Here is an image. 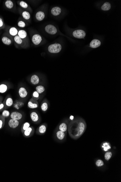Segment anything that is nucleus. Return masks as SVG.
<instances>
[{
  "label": "nucleus",
  "mask_w": 121,
  "mask_h": 182,
  "mask_svg": "<svg viewBox=\"0 0 121 182\" xmlns=\"http://www.w3.org/2000/svg\"><path fill=\"white\" fill-rule=\"evenodd\" d=\"M2 41L4 44L7 45H10V44H11V42H12L11 40L6 36L3 37Z\"/></svg>",
  "instance_id": "obj_25"
},
{
  "label": "nucleus",
  "mask_w": 121,
  "mask_h": 182,
  "mask_svg": "<svg viewBox=\"0 0 121 182\" xmlns=\"http://www.w3.org/2000/svg\"><path fill=\"white\" fill-rule=\"evenodd\" d=\"M111 5L108 2H105L101 7V9L103 11H108L111 9Z\"/></svg>",
  "instance_id": "obj_20"
},
{
  "label": "nucleus",
  "mask_w": 121,
  "mask_h": 182,
  "mask_svg": "<svg viewBox=\"0 0 121 182\" xmlns=\"http://www.w3.org/2000/svg\"><path fill=\"white\" fill-rule=\"evenodd\" d=\"M30 127V123L28 122H26L24 123L22 126V129H21V131H22V133H23L24 131L28 129L29 127Z\"/></svg>",
  "instance_id": "obj_29"
},
{
  "label": "nucleus",
  "mask_w": 121,
  "mask_h": 182,
  "mask_svg": "<svg viewBox=\"0 0 121 182\" xmlns=\"http://www.w3.org/2000/svg\"><path fill=\"white\" fill-rule=\"evenodd\" d=\"M13 104V101L11 98H8L6 101V105L7 106H11Z\"/></svg>",
  "instance_id": "obj_34"
},
{
  "label": "nucleus",
  "mask_w": 121,
  "mask_h": 182,
  "mask_svg": "<svg viewBox=\"0 0 121 182\" xmlns=\"http://www.w3.org/2000/svg\"><path fill=\"white\" fill-rule=\"evenodd\" d=\"M87 126L84 119L81 117H76L69 123L68 132L70 136L73 139H78L84 133Z\"/></svg>",
  "instance_id": "obj_1"
},
{
  "label": "nucleus",
  "mask_w": 121,
  "mask_h": 182,
  "mask_svg": "<svg viewBox=\"0 0 121 182\" xmlns=\"http://www.w3.org/2000/svg\"><path fill=\"white\" fill-rule=\"evenodd\" d=\"M8 125L10 127L13 129L16 128L19 126V120L16 119L11 118L8 122Z\"/></svg>",
  "instance_id": "obj_12"
},
{
  "label": "nucleus",
  "mask_w": 121,
  "mask_h": 182,
  "mask_svg": "<svg viewBox=\"0 0 121 182\" xmlns=\"http://www.w3.org/2000/svg\"><path fill=\"white\" fill-rule=\"evenodd\" d=\"M46 32L51 35H55L57 33V29L54 25L52 24H48L45 27Z\"/></svg>",
  "instance_id": "obj_6"
},
{
  "label": "nucleus",
  "mask_w": 121,
  "mask_h": 182,
  "mask_svg": "<svg viewBox=\"0 0 121 182\" xmlns=\"http://www.w3.org/2000/svg\"><path fill=\"white\" fill-rule=\"evenodd\" d=\"M66 133L57 129H56L54 133V137L56 140L58 141H64L66 138Z\"/></svg>",
  "instance_id": "obj_3"
},
{
  "label": "nucleus",
  "mask_w": 121,
  "mask_h": 182,
  "mask_svg": "<svg viewBox=\"0 0 121 182\" xmlns=\"http://www.w3.org/2000/svg\"><path fill=\"white\" fill-rule=\"evenodd\" d=\"M28 106L30 109H35L38 108L39 104L38 101L32 98L28 102Z\"/></svg>",
  "instance_id": "obj_10"
},
{
  "label": "nucleus",
  "mask_w": 121,
  "mask_h": 182,
  "mask_svg": "<svg viewBox=\"0 0 121 182\" xmlns=\"http://www.w3.org/2000/svg\"><path fill=\"white\" fill-rule=\"evenodd\" d=\"M19 94L22 98H26L28 95L27 90L24 87H20L19 90Z\"/></svg>",
  "instance_id": "obj_14"
},
{
  "label": "nucleus",
  "mask_w": 121,
  "mask_h": 182,
  "mask_svg": "<svg viewBox=\"0 0 121 182\" xmlns=\"http://www.w3.org/2000/svg\"><path fill=\"white\" fill-rule=\"evenodd\" d=\"M7 87L6 85L2 84L0 85V93H4L6 92Z\"/></svg>",
  "instance_id": "obj_32"
},
{
  "label": "nucleus",
  "mask_w": 121,
  "mask_h": 182,
  "mask_svg": "<svg viewBox=\"0 0 121 182\" xmlns=\"http://www.w3.org/2000/svg\"><path fill=\"white\" fill-rule=\"evenodd\" d=\"M34 131V129L33 127H30L23 132V135L24 136L26 137H29L33 135Z\"/></svg>",
  "instance_id": "obj_15"
},
{
  "label": "nucleus",
  "mask_w": 121,
  "mask_h": 182,
  "mask_svg": "<svg viewBox=\"0 0 121 182\" xmlns=\"http://www.w3.org/2000/svg\"><path fill=\"white\" fill-rule=\"evenodd\" d=\"M18 36L22 39L26 38L27 36V32L24 30H20L18 31Z\"/></svg>",
  "instance_id": "obj_22"
},
{
  "label": "nucleus",
  "mask_w": 121,
  "mask_h": 182,
  "mask_svg": "<svg viewBox=\"0 0 121 182\" xmlns=\"http://www.w3.org/2000/svg\"><path fill=\"white\" fill-rule=\"evenodd\" d=\"M18 32L17 29L14 27H11L9 30V33L11 36H16L18 34Z\"/></svg>",
  "instance_id": "obj_24"
},
{
  "label": "nucleus",
  "mask_w": 121,
  "mask_h": 182,
  "mask_svg": "<svg viewBox=\"0 0 121 182\" xmlns=\"http://www.w3.org/2000/svg\"><path fill=\"white\" fill-rule=\"evenodd\" d=\"M31 82L32 84L34 85L38 84L40 82L39 77L36 75H33L31 77Z\"/></svg>",
  "instance_id": "obj_18"
},
{
  "label": "nucleus",
  "mask_w": 121,
  "mask_h": 182,
  "mask_svg": "<svg viewBox=\"0 0 121 182\" xmlns=\"http://www.w3.org/2000/svg\"><path fill=\"white\" fill-rule=\"evenodd\" d=\"M45 14L44 12L42 11H39L37 12L36 14V18L37 20L41 21L44 19Z\"/></svg>",
  "instance_id": "obj_19"
},
{
  "label": "nucleus",
  "mask_w": 121,
  "mask_h": 182,
  "mask_svg": "<svg viewBox=\"0 0 121 182\" xmlns=\"http://www.w3.org/2000/svg\"><path fill=\"white\" fill-rule=\"evenodd\" d=\"M70 120H66L60 123L57 127L56 129L62 131L65 133H67L68 132V126Z\"/></svg>",
  "instance_id": "obj_4"
},
{
  "label": "nucleus",
  "mask_w": 121,
  "mask_h": 182,
  "mask_svg": "<svg viewBox=\"0 0 121 182\" xmlns=\"http://www.w3.org/2000/svg\"><path fill=\"white\" fill-rule=\"evenodd\" d=\"M21 6L22 8H27L28 7V5L26 2H24V1H22L20 2L19 4Z\"/></svg>",
  "instance_id": "obj_35"
},
{
  "label": "nucleus",
  "mask_w": 121,
  "mask_h": 182,
  "mask_svg": "<svg viewBox=\"0 0 121 182\" xmlns=\"http://www.w3.org/2000/svg\"><path fill=\"white\" fill-rule=\"evenodd\" d=\"M2 116L4 117H8L10 115V112L8 111H4L2 113Z\"/></svg>",
  "instance_id": "obj_37"
},
{
  "label": "nucleus",
  "mask_w": 121,
  "mask_h": 182,
  "mask_svg": "<svg viewBox=\"0 0 121 182\" xmlns=\"http://www.w3.org/2000/svg\"><path fill=\"white\" fill-rule=\"evenodd\" d=\"M10 116L11 118L19 120L22 118V115L21 113L18 112H14L11 113Z\"/></svg>",
  "instance_id": "obj_17"
},
{
  "label": "nucleus",
  "mask_w": 121,
  "mask_h": 182,
  "mask_svg": "<svg viewBox=\"0 0 121 182\" xmlns=\"http://www.w3.org/2000/svg\"><path fill=\"white\" fill-rule=\"evenodd\" d=\"M22 15L23 18L27 20L31 18L30 13L27 11H24L22 12Z\"/></svg>",
  "instance_id": "obj_28"
},
{
  "label": "nucleus",
  "mask_w": 121,
  "mask_h": 182,
  "mask_svg": "<svg viewBox=\"0 0 121 182\" xmlns=\"http://www.w3.org/2000/svg\"><path fill=\"white\" fill-rule=\"evenodd\" d=\"M30 117L33 122L38 123L40 121V118L39 115L37 112L33 111L30 114Z\"/></svg>",
  "instance_id": "obj_9"
},
{
  "label": "nucleus",
  "mask_w": 121,
  "mask_h": 182,
  "mask_svg": "<svg viewBox=\"0 0 121 182\" xmlns=\"http://www.w3.org/2000/svg\"><path fill=\"white\" fill-rule=\"evenodd\" d=\"M49 106V103L46 99H45L42 102L41 105V109L43 112H46L47 111Z\"/></svg>",
  "instance_id": "obj_16"
},
{
  "label": "nucleus",
  "mask_w": 121,
  "mask_h": 182,
  "mask_svg": "<svg viewBox=\"0 0 121 182\" xmlns=\"http://www.w3.org/2000/svg\"><path fill=\"white\" fill-rule=\"evenodd\" d=\"M101 147L104 151H108L111 149V145L108 142H103L101 144Z\"/></svg>",
  "instance_id": "obj_21"
},
{
  "label": "nucleus",
  "mask_w": 121,
  "mask_h": 182,
  "mask_svg": "<svg viewBox=\"0 0 121 182\" xmlns=\"http://www.w3.org/2000/svg\"><path fill=\"white\" fill-rule=\"evenodd\" d=\"M101 41L99 39H94L92 40L89 44V46L92 48H96L100 46Z\"/></svg>",
  "instance_id": "obj_11"
},
{
  "label": "nucleus",
  "mask_w": 121,
  "mask_h": 182,
  "mask_svg": "<svg viewBox=\"0 0 121 182\" xmlns=\"http://www.w3.org/2000/svg\"><path fill=\"white\" fill-rule=\"evenodd\" d=\"M18 26L20 28H24L26 26V23L22 21H19L18 23Z\"/></svg>",
  "instance_id": "obj_36"
},
{
  "label": "nucleus",
  "mask_w": 121,
  "mask_h": 182,
  "mask_svg": "<svg viewBox=\"0 0 121 182\" xmlns=\"http://www.w3.org/2000/svg\"><path fill=\"white\" fill-rule=\"evenodd\" d=\"M72 36L76 38L82 39L85 37L86 33L82 29H77L73 32Z\"/></svg>",
  "instance_id": "obj_5"
},
{
  "label": "nucleus",
  "mask_w": 121,
  "mask_h": 182,
  "mask_svg": "<svg viewBox=\"0 0 121 182\" xmlns=\"http://www.w3.org/2000/svg\"><path fill=\"white\" fill-rule=\"evenodd\" d=\"M43 39L42 37L38 34H35L34 35L32 38V43L34 45H38L41 43Z\"/></svg>",
  "instance_id": "obj_7"
},
{
  "label": "nucleus",
  "mask_w": 121,
  "mask_h": 182,
  "mask_svg": "<svg viewBox=\"0 0 121 182\" xmlns=\"http://www.w3.org/2000/svg\"><path fill=\"white\" fill-rule=\"evenodd\" d=\"M5 4L6 7L8 9H11L14 7V3L13 2L10 0H7L6 1Z\"/></svg>",
  "instance_id": "obj_27"
},
{
  "label": "nucleus",
  "mask_w": 121,
  "mask_h": 182,
  "mask_svg": "<svg viewBox=\"0 0 121 182\" xmlns=\"http://www.w3.org/2000/svg\"><path fill=\"white\" fill-rule=\"evenodd\" d=\"M62 49L61 45L58 43L50 44L48 48V51L52 53H60Z\"/></svg>",
  "instance_id": "obj_2"
},
{
  "label": "nucleus",
  "mask_w": 121,
  "mask_h": 182,
  "mask_svg": "<svg viewBox=\"0 0 121 182\" xmlns=\"http://www.w3.org/2000/svg\"><path fill=\"white\" fill-rule=\"evenodd\" d=\"M112 156V153L111 152L107 151L105 153L104 157L106 161H108L111 159Z\"/></svg>",
  "instance_id": "obj_26"
},
{
  "label": "nucleus",
  "mask_w": 121,
  "mask_h": 182,
  "mask_svg": "<svg viewBox=\"0 0 121 182\" xmlns=\"http://www.w3.org/2000/svg\"><path fill=\"white\" fill-rule=\"evenodd\" d=\"M95 165L98 167H102L104 165V163L102 160L98 159L95 162Z\"/></svg>",
  "instance_id": "obj_33"
},
{
  "label": "nucleus",
  "mask_w": 121,
  "mask_h": 182,
  "mask_svg": "<svg viewBox=\"0 0 121 182\" xmlns=\"http://www.w3.org/2000/svg\"><path fill=\"white\" fill-rule=\"evenodd\" d=\"M3 23L2 20L1 18H0V27H2L3 26Z\"/></svg>",
  "instance_id": "obj_39"
},
{
  "label": "nucleus",
  "mask_w": 121,
  "mask_h": 182,
  "mask_svg": "<svg viewBox=\"0 0 121 182\" xmlns=\"http://www.w3.org/2000/svg\"><path fill=\"white\" fill-rule=\"evenodd\" d=\"M47 125L46 123L42 124L40 125L36 130V133L38 135H43L47 130Z\"/></svg>",
  "instance_id": "obj_8"
},
{
  "label": "nucleus",
  "mask_w": 121,
  "mask_h": 182,
  "mask_svg": "<svg viewBox=\"0 0 121 182\" xmlns=\"http://www.w3.org/2000/svg\"><path fill=\"white\" fill-rule=\"evenodd\" d=\"M4 105L2 103L1 104H0V110H2L4 108Z\"/></svg>",
  "instance_id": "obj_40"
},
{
  "label": "nucleus",
  "mask_w": 121,
  "mask_h": 182,
  "mask_svg": "<svg viewBox=\"0 0 121 182\" xmlns=\"http://www.w3.org/2000/svg\"><path fill=\"white\" fill-rule=\"evenodd\" d=\"M14 40L16 43L18 44H21L23 43V41L22 39H21L18 35L15 36Z\"/></svg>",
  "instance_id": "obj_30"
},
{
  "label": "nucleus",
  "mask_w": 121,
  "mask_h": 182,
  "mask_svg": "<svg viewBox=\"0 0 121 182\" xmlns=\"http://www.w3.org/2000/svg\"><path fill=\"white\" fill-rule=\"evenodd\" d=\"M62 10L60 7L57 6L52 8L51 10V13L53 15L57 16L60 14Z\"/></svg>",
  "instance_id": "obj_13"
},
{
  "label": "nucleus",
  "mask_w": 121,
  "mask_h": 182,
  "mask_svg": "<svg viewBox=\"0 0 121 182\" xmlns=\"http://www.w3.org/2000/svg\"><path fill=\"white\" fill-rule=\"evenodd\" d=\"M3 121H4L3 118L2 119L0 118V129H1L3 126V124H4Z\"/></svg>",
  "instance_id": "obj_38"
},
{
  "label": "nucleus",
  "mask_w": 121,
  "mask_h": 182,
  "mask_svg": "<svg viewBox=\"0 0 121 182\" xmlns=\"http://www.w3.org/2000/svg\"><path fill=\"white\" fill-rule=\"evenodd\" d=\"M32 98L34 100L38 101L40 99V94L36 91H34L32 94Z\"/></svg>",
  "instance_id": "obj_31"
},
{
  "label": "nucleus",
  "mask_w": 121,
  "mask_h": 182,
  "mask_svg": "<svg viewBox=\"0 0 121 182\" xmlns=\"http://www.w3.org/2000/svg\"><path fill=\"white\" fill-rule=\"evenodd\" d=\"M36 90L39 94H41L45 92V88L44 86L39 85L36 87Z\"/></svg>",
  "instance_id": "obj_23"
}]
</instances>
